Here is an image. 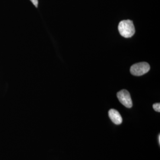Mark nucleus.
Instances as JSON below:
<instances>
[{
    "instance_id": "obj_1",
    "label": "nucleus",
    "mask_w": 160,
    "mask_h": 160,
    "mask_svg": "<svg viewBox=\"0 0 160 160\" xmlns=\"http://www.w3.org/2000/svg\"><path fill=\"white\" fill-rule=\"evenodd\" d=\"M118 30L120 35L126 38H131L135 33L133 23L129 20L121 21L118 26Z\"/></svg>"
},
{
    "instance_id": "obj_6",
    "label": "nucleus",
    "mask_w": 160,
    "mask_h": 160,
    "mask_svg": "<svg viewBox=\"0 0 160 160\" xmlns=\"http://www.w3.org/2000/svg\"><path fill=\"white\" fill-rule=\"evenodd\" d=\"M30 1L36 7H38V0H30Z\"/></svg>"
},
{
    "instance_id": "obj_3",
    "label": "nucleus",
    "mask_w": 160,
    "mask_h": 160,
    "mask_svg": "<svg viewBox=\"0 0 160 160\" xmlns=\"http://www.w3.org/2000/svg\"><path fill=\"white\" fill-rule=\"evenodd\" d=\"M117 97L120 103L127 108L132 107V101L129 92L126 90H122L117 93Z\"/></svg>"
},
{
    "instance_id": "obj_4",
    "label": "nucleus",
    "mask_w": 160,
    "mask_h": 160,
    "mask_svg": "<svg viewBox=\"0 0 160 160\" xmlns=\"http://www.w3.org/2000/svg\"><path fill=\"white\" fill-rule=\"evenodd\" d=\"M109 116L111 120L116 125H120L122 123L123 120L120 113L115 109H112L109 110Z\"/></svg>"
},
{
    "instance_id": "obj_5",
    "label": "nucleus",
    "mask_w": 160,
    "mask_h": 160,
    "mask_svg": "<svg viewBox=\"0 0 160 160\" xmlns=\"http://www.w3.org/2000/svg\"><path fill=\"white\" fill-rule=\"evenodd\" d=\"M153 108L157 112H160V103H155L152 106Z\"/></svg>"
},
{
    "instance_id": "obj_7",
    "label": "nucleus",
    "mask_w": 160,
    "mask_h": 160,
    "mask_svg": "<svg viewBox=\"0 0 160 160\" xmlns=\"http://www.w3.org/2000/svg\"><path fill=\"white\" fill-rule=\"evenodd\" d=\"M158 143H159V145H160V135L159 134V135H158Z\"/></svg>"
},
{
    "instance_id": "obj_2",
    "label": "nucleus",
    "mask_w": 160,
    "mask_h": 160,
    "mask_svg": "<svg viewBox=\"0 0 160 160\" xmlns=\"http://www.w3.org/2000/svg\"><path fill=\"white\" fill-rule=\"evenodd\" d=\"M150 69V66L147 62H139L133 65L131 67V73L135 76H141L147 73Z\"/></svg>"
}]
</instances>
